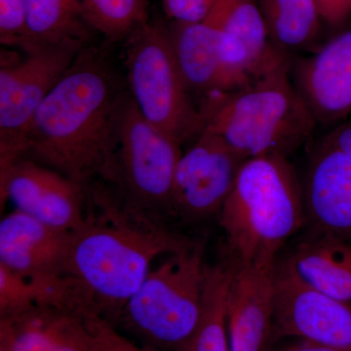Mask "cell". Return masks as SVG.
<instances>
[{"instance_id": "23", "label": "cell", "mask_w": 351, "mask_h": 351, "mask_svg": "<svg viewBox=\"0 0 351 351\" xmlns=\"http://www.w3.org/2000/svg\"><path fill=\"white\" fill-rule=\"evenodd\" d=\"M90 29L112 41L128 38L147 23L149 0H82Z\"/></svg>"}, {"instance_id": "26", "label": "cell", "mask_w": 351, "mask_h": 351, "mask_svg": "<svg viewBox=\"0 0 351 351\" xmlns=\"http://www.w3.org/2000/svg\"><path fill=\"white\" fill-rule=\"evenodd\" d=\"M217 0H161L164 12L172 23L202 22L208 17Z\"/></svg>"}, {"instance_id": "17", "label": "cell", "mask_w": 351, "mask_h": 351, "mask_svg": "<svg viewBox=\"0 0 351 351\" xmlns=\"http://www.w3.org/2000/svg\"><path fill=\"white\" fill-rule=\"evenodd\" d=\"M82 326V314L36 306L0 317V351H60Z\"/></svg>"}, {"instance_id": "10", "label": "cell", "mask_w": 351, "mask_h": 351, "mask_svg": "<svg viewBox=\"0 0 351 351\" xmlns=\"http://www.w3.org/2000/svg\"><path fill=\"white\" fill-rule=\"evenodd\" d=\"M245 160L207 130L182 154L171 195V216L198 223L218 218Z\"/></svg>"}, {"instance_id": "12", "label": "cell", "mask_w": 351, "mask_h": 351, "mask_svg": "<svg viewBox=\"0 0 351 351\" xmlns=\"http://www.w3.org/2000/svg\"><path fill=\"white\" fill-rule=\"evenodd\" d=\"M308 233L351 243V158L325 138L314 149L302 182Z\"/></svg>"}, {"instance_id": "1", "label": "cell", "mask_w": 351, "mask_h": 351, "mask_svg": "<svg viewBox=\"0 0 351 351\" xmlns=\"http://www.w3.org/2000/svg\"><path fill=\"white\" fill-rule=\"evenodd\" d=\"M119 193L88 186L86 216L71 232L66 265L80 306L113 324L157 258L193 242Z\"/></svg>"}, {"instance_id": "13", "label": "cell", "mask_w": 351, "mask_h": 351, "mask_svg": "<svg viewBox=\"0 0 351 351\" xmlns=\"http://www.w3.org/2000/svg\"><path fill=\"white\" fill-rule=\"evenodd\" d=\"M291 76L317 125L351 113V31L293 59Z\"/></svg>"}, {"instance_id": "11", "label": "cell", "mask_w": 351, "mask_h": 351, "mask_svg": "<svg viewBox=\"0 0 351 351\" xmlns=\"http://www.w3.org/2000/svg\"><path fill=\"white\" fill-rule=\"evenodd\" d=\"M0 201L1 206L10 201L17 211L52 228L73 232L86 216L87 188L24 157L0 181Z\"/></svg>"}, {"instance_id": "9", "label": "cell", "mask_w": 351, "mask_h": 351, "mask_svg": "<svg viewBox=\"0 0 351 351\" xmlns=\"http://www.w3.org/2000/svg\"><path fill=\"white\" fill-rule=\"evenodd\" d=\"M280 338L351 351V302L306 282L289 258L277 260L274 271L272 341Z\"/></svg>"}, {"instance_id": "3", "label": "cell", "mask_w": 351, "mask_h": 351, "mask_svg": "<svg viewBox=\"0 0 351 351\" xmlns=\"http://www.w3.org/2000/svg\"><path fill=\"white\" fill-rule=\"evenodd\" d=\"M217 219L228 262L237 267H274L288 240L306 226L302 182L289 157L245 161Z\"/></svg>"}, {"instance_id": "29", "label": "cell", "mask_w": 351, "mask_h": 351, "mask_svg": "<svg viewBox=\"0 0 351 351\" xmlns=\"http://www.w3.org/2000/svg\"><path fill=\"white\" fill-rule=\"evenodd\" d=\"M276 351H341L335 350V348H327L315 343H308V341H301L300 343H294L288 346H284L279 350Z\"/></svg>"}, {"instance_id": "5", "label": "cell", "mask_w": 351, "mask_h": 351, "mask_svg": "<svg viewBox=\"0 0 351 351\" xmlns=\"http://www.w3.org/2000/svg\"><path fill=\"white\" fill-rule=\"evenodd\" d=\"M207 263L193 241L152 267L115 323L154 351L188 350L199 326Z\"/></svg>"}, {"instance_id": "22", "label": "cell", "mask_w": 351, "mask_h": 351, "mask_svg": "<svg viewBox=\"0 0 351 351\" xmlns=\"http://www.w3.org/2000/svg\"><path fill=\"white\" fill-rule=\"evenodd\" d=\"M232 274L228 261L206 265L202 317L186 351H230L226 302Z\"/></svg>"}, {"instance_id": "14", "label": "cell", "mask_w": 351, "mask_h": 351, "mask_svg": "<svg viewBox=\"0 0 351 351\" xmlns=\"http://www.w3.org/2000/svg\"><path fill=\"white\" fill-rule=\"evenodd\" d=\"M71 232L14 210L0 221V265L27 278L66 277Z\"/></svg>"}, {"instance_id": "2", "label": "cell", "mask_w": 351, "mask_h": 351, "mask_svg": "<svg viewBox=\"0 0 351 351\" xmlns=\"http://www.w3.org/2000/svg\"><path fill=\"white\" fill-rule=\"evenodd\" d=\"M127 93L105 59L83 48L38 108L25 158L82 186L114 182L117 127Z\"/></svg>"}, {"instance_id": "15", "label": "cell", "mask_w": 351, "mask_h": 351, "mask_svg": "<svg viewBox=\"0 0 351 351\" xmlns=\"http://www.w3.org/2000/svg\"><path fill=\"white\" fill-rule=\"evenodd\" d=\"M274 267L233 265L226 302L230 351H269L272 341Z\"/></svg>"}, {"instance_id": "7", "label": "cell", "mask_w": 351, "mask_h": 351, "mask_svg": "<svg viewBox=\"0 0 351 351\" xmlns=\"http://www.w3.org/2000/svg\"><path fill=\"white\" fill-rule=\"evenodd\" d=\"M84 44L66 43L24 51V58L1 55L0 69V181L24 158L34 117Z\"/></svg>"}, {"instance_id": "6", "label": "cell", "mask_w": 351, "mask_h": 351, "mask_svg": "<svg viewBox=\"0 0 351 351\" xmlns=\"http://www.w3.org/2000/svg\"><path fill=\"white\" fill-rule=\"evenodd\" d=\"M127 82L132 100L152 125L182 145L195 140L204 119L173 54L167 27L143 25L127 38Z\"/></svg>"}, {"instance_id": "28", "label": "cell", "mask_w": 351, "mask_h": 351, "mask_svg": "<svg viewBox=\"0 0 351 351\" xmlns=\"http://www.w3.org/2000/svg\"><path fill=\"white\" fill-rule=\"evenodd\" d=\"M324 138L351 158V122L337 127Z\"/></svg>"}, {"instance_id": "19", "label": "cell", "mask_w": 351, "mask_h": 351, "mask_svg": "<svg viewBox=\"0 0 351 351\" xmlns=\"http://www.w3.org/2000/svg\"><path fill=\"white\" fill-rule=\"evenodd\" d=\"M205 21L237 39L246 48L258 78L293 59L270 43L257 0H217Z\"/></svg>"}, {"instance_id": "24", "label": "cell", "mask_w": 351, "mask_h": 351, "mask_svg": "<svg viewBox=\"0 0 351 351\" xmlns=\"http://www.w3.org/2000/svg\"><path fill=\"white\" fill-rule=\"evenodd\" d=\"M90 351H154L126 336L113 323L90 311H82Z\"/></svg>"}, {"instance_id": "27", "label": "cell", "mask_w": 351, "mask_h": 351, "mask_svg": "<svg viewBox=\"0 0 351 351\" xmlns=\"http://www.w3.org/2000/svg\"><path fill=\"white\" fill-rule=\"evenodd\" d=\"M323 22L339 25L351 13V0H315Z\"/></svg>"}, {"instance_id": "25", "label": "cell", "mask_w": 351, "mask_h": 351, "mask_svg": "<svg viewBox=\"0 0 351 351\" xmlns=\"http://www.w3.org/2000/svg\"><path fill=\"white\" fill-rule=\"evenodd\" d=\"M27 0H0V41L22 49L25 38Z\"/></svg>"}, {"instance_id": "18", "label": "cell", "mask_w": 351, "mask_h": 351, "mask_svg": "<svg viewBox=\"0 0 351 351\" xmlns=\"http://www.w3.org/2000/svg\"><path fill=\"white\" fill-rule=\"evenodd\" d=\"M288 258L306 282L335 299L351 302L350 242L308 233Z\"/></svg>"}, {"instance_id": "16", "label": "cell", "mask_w": 351, "mask_h": 351, "mask_svg": "<svg viewBox=\"0 0 351 351\" xmlns=\"http://www.w3.org/2000/svg\"><path fill=\"white\" fill-rule=\"evenodd\" d=\"M173 54L186 87L200 101L225 93L221 32L207 21L167 25ZM198 104V106H199Z\"/></svg>"}, {"instance_id": "4", "label": "cell", "mask_w": 351, "mask_h": 351, "mask_svg": "<svg viewBox=\"0 0 351 351\" xmlns=\"http://www.w3.org/2000/svg\"><path fill=\"white\" fill-rule=\"evenodd\" d=\"M293 59L247 86L201 101L203 130L218 136L245 161L299 151L317 123L293 82Z\"/></svg>"}, {"instance_id": "20", "label": "cell", "mask_w": 351, "mask_h": 351, "mask_svg": "<svg viewBox=\"0 0 351 351\" xmlns=\"http://www.w3.org/2000/svg\"><path fill=\"white\" fill-rule=\"evenodd\" d=\"M270 43L283 54L298 57L320 47L321 18L315 0H257Z\"/></svg>"}, {"instance_id": "8", "label": "cell", "mask_w": 351, "mask_h": 351, "mask_svg": "<svg viewBox=\"0 0 351 351\" xmlns=\"http://www.w3.org/2000/svg\"><path fill=\"white\" fill-rule=\"evenodd\" d=\"M115 180L120 193L143 209L169 215L182 145L152 125L127 94L120 112Z\"/></svg>"}, {"instance_id": "21", "label": "cell", "mask_w": 351, "mask_h": 351, "mask_svg": "<svg viewBox=\"0 0 351 351\" xmlns=\"http://www.w3.org/2000/svg\"><path fill=\"white\" fill-rule=\"evenodd\" d=\"M90 29L83 16L82 0H27L25 38L22 49L84 44Z\"/></svg>"}]
</instances>
